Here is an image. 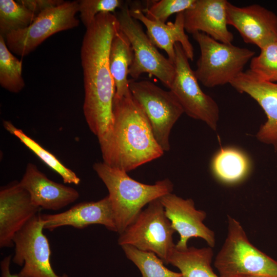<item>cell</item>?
I'll list each match as a JSON object with an SVG mask.
<instances>
[{
    "mask_svg": "<svg viewBox=\"0 0 277 277\" xmlns=\"http://www.w3.org/2000/svg\"><path fill=\"white\" fill-rule=\"evenodd\" d=\"M119 30L115 14L101 13L86 28L81 48L83 113L90 130L98 141L109 133L113 123L115 87L109 57L112 39Z\"/></svg>",
    "mask_w": 277,
    "mask_h": 277,
    "instance_id": "cell-1",
    "label": "cell"
},
{
    "mask_svg": "<svg viewBox=\"0 0 277 277\" xmlns=\"http://www.w3.org/2000/svg\"><path fill=\"white\" fill-rule=\"evenodd\" d=\"M113 115L110 131L98 141L104 163L127 172L163 155L146 115L131 93L114 96Z\"/></svg>",
    "mask_w": 277,
    "mask_h": 277,
    "instance_id": "cell-2",
    "label": "cell"
},
{
    "mask_svg": "<svg viewBox=\"0 0 277 277\" xmlns=\"http://www.w3.org/2000/svg\"><path fill=\"white\" fill-rule=\"evenodd\" d=\"M93 169L108 189L119 234L135 220L145 206L173 190V185L168 179L149 185L134 180L127 172L103 162L95 163Z\"/></svg>",
    "mask_w": 277,
    "mask_h": 277,
    "instance_id": "cell-3",
    "label": "cell"
},
{
    "mask_svg": "<svg viewBox=\"0 0 277 277\" xmlns=\"http://www.w3.org/2000/svg\"><path fill=\"white\" fill-rule=\"evenodd\" d=\"M214 265L220 277L277 275V261L253 245L240 223L229 215L227 235Z\"/></svg>",
    "mask_w": 277,
    "mask_h": 277,
    "instance_id": "cell-4",
    "label": "cell"
},
{
    "mask_svg": "<svg viewBox=\"0 0 277 277\" xmlns=\"http://www.w3.org/2000/svg\"><path fill=\"white\" fill-rule=\"evenodd\" d=\"M192 36L200 49L194 73L206 87L230 84L255 55L253 50L218 42L202 32Z\"/></svg>",
    "mask_w": 277,
    "mask_h": 277,
    "instance_id": "cell-5",
    "label": "cell"
},
{
    "mask_svg": "<svg viewBox=\"0 0 277 277\" xmlns=\"http://www.w3.org/2000/svg\"><path fill=\"white\" fill-rule=\"evenodd\" d=\"M174 232L160 198L148 204L120 234L117 243L121 246L131 245L153 252L166 265L175 246L173 241Z\"/></svg>",
    "mask_w": 277,
    "mask_h": 277,
    "instance_id": "cell-6",
    "label": "cell"
},
{
    "mask_svg": "<svg viewBox=\"0 0 277 277\" xmlns=\"http://www.w3.org/2000/svg\"><path fill=\"white\" fill-rule=\"evenodd\" d=\"M115 15L120 29L128 38L133 52L129 74L137 79L142 74L148 73L169 89L175 75L174 64L157 50L140 23L131 16L127 5L124 4Z\"/></svg>",
    "mask_w": 277,
    "mask_h": 277,
    "instance_id": "cell-7",
    "label": "cell"
},
{
    "mask_svg": "<svg viewBox=\"0 0 277 277\" xmlns=\"http://www.w3.org/2000/svg\"><path fill=\"white\" fill-rule=\"evenodd\" d=\"M129 89L146 115L157 143L164 152L169 151L171 129L184 113L178 100L170 90L148 80L129 81Z\"/></svg>",
    "mask_w": 277,
    "mask_h": 277,
    "instance_id": "cell-8",
    "label": "cell"
},
{
    "mask_svg": "<svg viewBox=\"0 0 277 277\" xmlns=\"http://www.w3.org/2000/svg\"><path fill=\"white\" fill-rule=\"evenodd\" d=\"M77 12V1H64L46 9L27 27L7 34L4 38L6 45L12 52L26 56L54 34L77 27L80 23L75 16Z\"/></svg>",
    "mask_w": 277,
    "mask_h": 277,
    "instance_id": "cell-9",
    "label": "cell"
},
{
    "mask_svg": "<svg viewBox=\"0 0 277 277\" xmlns=\"http://www.w3.org/2000/svg\"><path fill=\"white\" fill-rule=\"evenodd\" d=\"M174 49L175 75L169 90L178 100L184 113L215 130L220 114L217 103L201 88L181 44L176 43Z\"/></svg>",
    "mask_w": 277,
    "mask_h": 277,
    "instance_id": "cell-10",
    "label": "cell"
},
{
    "mask_svg": "<svg viewBox=\"0 0 277 277\" xmlns=\"http://www.w3.org/2000/svg\"><path fill=\"white\" fill-rule=\"evenodd\" d=\"M41 213H38L19 230L13 239L14 253L12 261L23 266L18 277H69L57 274L53 269L48 240L43 233Z\"/></svg>",
    "mask_w": 277,
    "mask_h": 277,
    "instance_id": "cell-11",
    "label": "cell"
},
{
    "mask_svg": "<svg viewBox=\"0 0 277 277\" xmlns=\"http://www.w3.org/2000/svg\"><path fill=\"white\" fill-rule=\"evenodd\" d=\"M160 201L173 228L180 235V240L175 246L176 249H187L188 241L193 238H201L209 247L214 246V233L203 223L206 213L196 209L192 199H184L170 193L162 196Z\"/></svg>",
    "mask_w": 277,
    "mask_h": 277,
    "instance_id": "cell-12",
    "label": "cell"
},
{
    "mask_svg": "<svg viewBox=\"0 0 277 277\" xmlns=\"http://www.w3.org/2000/svg\"><path fill=\"white\" fill-rule=\"evenodd\" d=\"M227 19L245 43L260 49L277 41V15L262 6L239 7L228 2Z\"/></svg>",
    "mask_w": 277,
    "mask_h": 277,
    "instance_id": "cell-13",
    "label": "cell"
},
{
    "mask_svg": "<svg viewBox=\"0 0 277 277\" xmlns=\"http://www.w3.org/2000/svg\"><path fill=\"white\" fill-rule=\"evenodd\" d=\"M41 209L34 205L28 192L14 181L0 190V247L13 246L15 234Z\"/></svg>",
    "mask_w": 277,
    "mask_h": 277,
    "instance_id": "cell-14",
    "label": "cell"
},
{
    "mask_svg": "<svg viewBox=\"0 0 277 277\" xmlns=\"http://www.w3.org/2000/svg\"><path fill=\"white\" fill-rule=\"evenodd\" d=\"M230 85L240 93L249 95L264 110L267 120L260 127L256 137L277 150V83L262 81L248 69Z\"/></svg>",
    "mask_w": 277,
    "mask_h": 277,
    "instance_id": "cell-15",
    "label": "cell"
},
{
    "mask_svg": "<svg viewBox=\"0 0 277 277\" xmlns=\"http://www.w3.org/2000/svg\"><path fill=\"white\" fill-rule=\"evenodd\" d=\"M41 219L44 229L50 231L66 226L82 229L91 225L100 224L117 232L108 195L97 201L80 203L59 213L41 214Z\"/></svg>",
    "mask_w": 277,
    "mask_h": 277,
    "instance_id": "cell-16",
    "label": "cell"
},
{
    "mask_svg": "<svg viewBox=\"0 0 277 277\" xmlns=\"http://www.w3.org/2000/svg\"><path fill=\"white\" fill-rule=\"evenodd\" d=\"M226 0H195L183 12L185 31L202 32L215 40L231 44L233 35L228 29Z\"/></svg>",
    "mask_w": 277,
    "mask_h": 277,
    "instance_id": "cell-17",
    "label": "cell"
},
{
    "mask_svg": "<svg viewBox=\"0 0 277 277\" xmlns=\"http://www.w3.org/2000/svg\"><path fill=\"white\" fill-rule=\"evenodd\" d=\"M19 183L28 192L32 203L41 209L58 210L80 196L76 189L49 179L31 163L27 164Z\"/></svg>",
    "mask_w": 277,
    "mask_h": 277,
    "instance_id": "cell-18",
    "label": "cell"
},
{
    "mask_svg": "<svg viewBox=\"0 0 277 277\" xmlns=\"http://www.w3.org/2000/svg\"><path fill=\"white\" fill-rule=\"evenodd\" d=\"M131 16L142 23L147 29V34L152 43L164 50L168 58L174 64V46L179 43L189 60L193 61L194 50L185 33L183 12L176 14L174 22L164 23L148 18L138 8L129 9Z\"/></svg>",
    "mask_w": 277,
    "mask_h": 277,
    "instance_id": "cell-19",
    "label": "cell"
},
{
    "mask_svg": "<svg viewBox=\"0 0 277 277\" xmlns=\"http://www.w3.org/2000/svg\"><path fill=\"white\" fill-rule=\"evenodd\" d=\"M210 168L220 182L233 185L244 180L249 174L251 162L242 150L233 147L221 148L213 156Z\"/></svg>",
    "mask_w": 277,
    "mask_h": 277,
    "instance_id": "cell-20",
    "label": "cell"
},
{
    "mask_svg": "<svg viewBox=\"0 0 277 277\" xmlns=\"http://www.w3.org/2000/svg\"><path fill=\"white\" fill-rule=\"evenodd\" d=\"M133 58L130 42L120 29L112 39L109 57L110 70L115 87V97H121L131 93L128 75Z\"/></svg>",
    "mask_w": 277,
    "mask_h": 277,
    "instance_id": "cell-21",
    "label": "cell"
},
{
    "mask_svg": "<svg viewBox=\"0 0 277 277\" xmlns=\"http://www.w3.org/2000/svg\"><path fill=\"white\" fill-rule=\"evenodd\" d=\"M213 256L210 247H190L184 250L174 247L169 256L167 264L177 268L182 277H220L211 267Z\"/></svg>",
    "mask_w": 277,
    "mask_h": 277,
    "instance_id": "cell-22",
    "label": "cell"
},
{
    "mask_svg": "<svg viewBox=\"0 0 277 277\" xmlns=\"http://www.w3.org/2000/svg\"><path fill=\"white\" fill-rule=\"evenodd\" d=\"M3 126L10 133L15 135L28 148L35 154L48 166L57 172L65 183L78 185L80 179L71 169L64 166L53 154L42 147L36 141L17 128L10 121H4Z\"/></svg>",
    "mask_w": 277,
    "mask_h": 277,
    "instance_id": "cell-23",
    "label": "cell"
},
{
    "mask_svg": "<svg viewBox=\"0 0 277 277\" xmlns=\"http://www.w3.org/2000/svg\"><path fill=\"white\" fill-rule=\"evenodd\" d=\"M0 85L12 93H18L25 87L22 61L15 56L0 35Z\"/></svg>",
    "mask_w": 277,
    "mask_h": 277,
    "instance_id": "cell-24",
    "label": "cell"
},
{
    "mask_svg": "<svg viewBox=\"0 0 277 277\" xmlns=\"http://www.w3.org/2000/svg\"><path fill=\"white\" fill-rule=\"evenodd\" d=\"M127 258L139 269L142 277H182L165 266L155 253L139 250L131 245L121 246Z\"/></svg>",
    "mask_w": 277,
    "mask_h": 277,
    "instance_id": "cell-25",
    "label": "cell"
},
{
    "mask_svg": "<svg viewBox=\"0 0 277 277\" xmlns=\"http://www.w3.org/2000/svg\"><path fill=\"white\" fill-rule=\"evenodd\" d=\"M36 15L18 1H0V35L4 38L13 31L29 26Z\"/></svg>",
    "mask_w": 277,
    "mask_h": 277,
    "instance_id": "cell-26",
    "label": "cell"
},
{
    "mask_svg": "<svg viewBox=\"0 0 277 277\" xmlns=\"http://www.w3.org/2000/svg\"><path fill=\"white\" fill-rule=\"evenodd\" d=\"M259 79L277 83V41L261 49L250 61L249 69Z\"/></svg>",
    "mask_w": 277,
    "mask_h": 277,
    "instance_id": "cell-27",
    "label": "cell"
},
{
    "mask_svg": "<svg viewBox=\"0 0 277 277\" xmlns=\"http://www.w3.org/2000/svg\"><path fill=\"white\" fill-rule=\"evenodd\" d=\"M195 0H161L152 2L142 9L149 19L166 23L168 17L173 14L184 12L191 8Z\"/></svg>",
    "mask_w": 277,
    "mask_h": 277,
    "instance_id": "cell-28",
    "label": "cell"
},
{
    "mask_svg": "<svg viewBox=\"0 0 277 277\" xmlns=\"http://www.w3.org/2000/svg\"><path fill=\"white\" fill-rule=\"evenodd\" d=\"M78 12L82 22L86 28L101 13H113L124 5L121 0H81L78 1Z\"/></svg>",
    "mask_w": 277,
    "mask_h": 277,
    "instance_id": "cell-29",
    "label": "cell"
},
{
    "mask_svg": "<svg viewBox=\"0 0 277 277\" xmlns=\"http://www.w3.org/2000/svg\"><path fill=\"white\" fill-rule=\"evenodd\" d=\"M18 2L37 16L43 11L60 5L64 1L62 0H19Z\"/></svg>",
    "mask_w": 277,
    "mask_h": 277,
    "instance_id": "cell-30",
    "label": "cell"
},
{
    "mask_svg": "<svg viewBox=\"0 0 277 277\" xmlns=\"http://www.w3.org/2000/svg\"><path fill=\"white\" fill-rule=\"evenodd\" d=\"M12 255L5 256L0 263V277H18L16 274H12L10 271V264Z\"/></svg>",
    "mask_w": 277,
    "mask_h": 277,
    "instance_id": "cell-31",
    "label": "cell"
},
{
    "mask_svg": "<svg viewBox=\"0 0 277 277\" xmlns=\"http://www.w3.org/2000/svg\"><path fill=\"white\" fill-rule=\"evenodd\" d=\"M244 277H277V275H268V274H258V275H253L244 276Z\"/></svg>",
    "mask_w": 277,
    "mask_h": 277,
    "instance_id": "cell-32",
    "label": "cell"
}]
</instances>
